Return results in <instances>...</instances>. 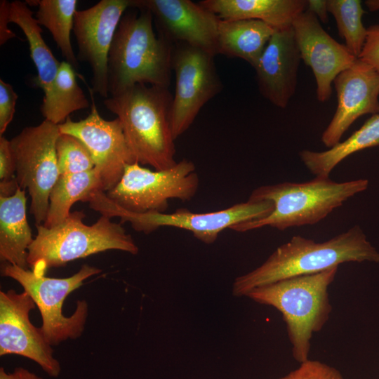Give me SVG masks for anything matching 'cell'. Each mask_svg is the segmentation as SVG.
Returning <instances> with one entry per match:
<instances>
[{"mask_svg":"<svg viewBox=\"0 0 379 379\" xmlns=\"http://www.w3.org/2000/svg\"><path fill=\"white\" fill-rule=\"evenodd\" d=\"M88 202L90 208L102 215L110 218L118 217L121 223L128 222L135 231L149 234L162 227H176L191 232L195 238L206 244L214 243L225 229L264 218L274 209L272 201L248 199L246 202L208 213H194L181 208L171 213H135L119 207L102 191L93 194Z\"/></svg>","mask_w":379,"mask_h":379,"instance_id":"cell-7","label":"cell"},{"mask_svg":"<svg viewBox=\"0 0 379 379\" xmlns=\"http://www.w3.org/2000/svg\"><path fill=\"white\" fill-rule=\"evenodd\" d=\"M55 148L60 175L82 173L95 168L90 151L74 136L60 133Z\"/></svg>","mask_w":379,"mask_h":379,"instance_id":"cell-28","label":"cell"},{"mask_svg":"<svg viewBox=\"0 0 379 379\" xmlns=\"http://www.w3.org/2000/svg\"><path fill=\"white\" fill-rule=\"evenodd\" d=\"M60 135L58 125L44 120L24 128L10 140L16 179L30 196L36 225L45 222L50 194L60 177L55 148Z\"/></svg>","mask_w":379,"mask_h":379,"instance_id":"cell-10","label":"cell"},{"mask_svg":"<svg viewBox=\"0 0 379 379\" xmlns=\"http://www.w3.org/2000/svg\"><path fill=\"white\" fill-rule=\"evenodd\" d=\"M358 58L371 66L379 74V25L367 28L366 39Z\"/></svg>","mask_w":379,"mask_h":379,"instance_id":"cell-32","label":"cell"},{"mask_svg":"<svg viewBox=\"0 0 379 379\" xmlns=\"http://www.w3.org/2000/svg\"><path fill=\"white\" fill-rule=\"evenodd\" d=\"M8 20L16 24L25 35L30 57L37 72L34 85L45 93L54 81L61 62L56 59L46 44L41 25L26 1L15 0L10 2Z\"/></svg>","mask_w":379,"mask_h":379,"instance_id":"cell-22","label":"cell"},{"mask_svg":"<svg viewBox=\"0 0 379 379\" xmlns=\"http://www.w3.org/2000/svg\"><path fill=\"white\" fill-rule=\"evenodd\" d=\"M279 379H344L335 368L317 360L308 359Z\"/></svg>","mask_w":379,"mask_h":379,"instance_id":"cell-30","label":"cell"},{"mask_svg":"<svg viewBox=\"0 0 379 379\" xmlns=\"http://www.w3.org/2000/svg\"><path fill=\"white\" fill-rule=\"evenodd\" d=\"M338 105L321 141L328 148L340 142L350 126L364 114H379V74L357 58L333 81Z\"/></svg>","mask_w":379,"mask_h":379,"instance_id":"cell-17","label":"cell"},{"mask_svg":"<svg viewBox=\"0 0 379 379\" xmlns=\"http://www.w3.org/2000/svg\"><path fill=\"white\" fill-rule=\"evenodd\" d=\"M25 190L18 189L10 197H0V260L29 269L28 249L33 242L27 218Z\"/></svg>","mask_w":379,"mask_h":379,"instance_id":"cell-20","label":"cell"},{"mask_svg":"<svg viewBox=\"0 0 379 379\" xmlns=\"http://www.w3.org/2000/svg\"><path fill=\"white\" fill-rule=\"evenodd\" d=\"M292 27L301 60L315 77L317 98L324 102L331 96L334 79L357 58L331 36L311 12L305 10L299 14Z\"/></svg>","mask_w":379,"mask_h":379,"instance_id":"cell-16","label":"cell"},{"mask_svg":"<svg viewBox=\"0 0 379 379\" xmlns=\"http://www.w3.org/2000/svg\"><path fill=\"white\" fill-rule=\"evenodd\" d=\"M301 60L293 27L275 30L253 67L260 94L284 109L293 96Z\"/></svg>","mask_w":379,"mask_h":379,"instance_id":"cell-18","label":"cell"},{"mask_svg":"<svg viewBox=\"0 0 379 379\" xmlns=\"http://www.w3.org/2000/svg\"><path fill=\"white\" fill-rule=\"evenodd\" d=\"M28 5L38 6L35 18L38 23L48 29L65 61L75 70L79 68L77 57L71 43L77 0L26 1Z\"/></svg>","mask_w":379,"mask_h":379,"instance_id":"cell-26","label":"cell"},{"mask_svg":"<svg viewBox=\"0 0 379 379\" xmlns=\"http://www.w3.org/2000/svg\"><path fill=\"white\" fill-rule=\"evenodd\" d=\"M274 29L256 20H221L217 36L218 54L239 58L255 66Z\"/></svg>","mask_w":379,"mask_h":379,"instance_id":"cell-21","label":"cell"},{"mask_svg":"<svg viewBox=\"0 0 379 379\" xmlns=\"http://www.w3.org/2000/svg\"><path fill=\"white\" fill-rule=\"evenodd\" d=\"M84 217L82 211H77L55 226L36 225V236L28 249L29 268L37 275H45L51 268L109 250L138 253L137 244L121 223L101 215L88 225Z\"/></svg>","mask_w":379,"mask_h":379,"instance_id":"cell-6","label":"cell"},{"mask_svg":"<svg viewBox=\"0 0 379 379\" xmlns=\"http://www.w3.org/2000/svg\"><path fill=\"white\" fill-rule=\"evenodd\" d=\"M125 12L115 32L107 62L109 95L137 84L168 88L173 44L157 35L146 9Z\"/></svg>","mask_w":379,"mask_h":379,"instance_id":"cell-3","label":"cell"},{"mask_svg":"<svg viewBox=\"0 0 379 379\" xmlns=\"http://www.w3.org/2000/svg\"><path fill=\"white\" fill-rule=\"evenodd\" d=\"M101 271L85 264L71 277L52 278L9 263H3L1 267V276L16 281L34 301L42 319L40 331L51 346L77 339L83 333L88 314V302L79 300L74 312L68 317L62 313V305L69 293Z\"/></svg>","mask_w":379,"mask_h":379,"instance_id":"cell-8","label":"cell"},{"mask_svg":"<svg viewBox=\"0 0 379 379\" xmlns=\"http://www.w3.org/2000/svg\"><path fill=\"white\" fill-rule=\"evenodd\" d=\"M36 304L23 291H0V356L17 354L36 363L53 378L61 373L59 361L53 356L52 346L29 319Z\"/></svg>","mask_w":379,"mask_h":379,"instance_id":"cell-14","label":"cell"},{"mask_svg":"<svg viewBox=\"0 0 379 379\" xmlns=\"http://www.w3.org/2000/svg\"><path fill=\"white\" fill-rule=\"evenodd\" d=\"M379 145V114L372 115L348 138L323 152L303 149L300 158L316 176L329 177L333 169L357 152Z\"/></svg>","mask_w":379,"mask_h":379,"instance_id":"cell-23","label":"cell"},{"mask_svg":"<svg viewBox=\"0 0 379 379\" xmlns=\"http://www.w3.org/2000/svg\"><path fill=\"white\" fill-rule=\"evenodd\" d=\"M338 269L281 279L256 287L246 295L281 313L293 357L300 364L309 359L313 333L320 331L329 319L332 305L328 287Z\"/></svg>","mask_w":379,"mask_h":379,"instance_id":"cell-5","label":"cell"},{"mask_svg":"<svg viewBox=\"0 0 379 379\" xmlns=\"http://www.w3.org/2000/svg\"><path fill=\"white\" fill-rule=\"evenodd\" d=\"M90 89L91 109L87 117L74 121L68 117L58 125L60 132L79 139L88 149L106 192L121 180L126 165L135 162L118 118L104 119L99 114Z\"/></svg>","mask_w":379,"mask_h":379,"instance_id":"cell-13","label":"cell"},{"mask_svg":"<svg viewBox=\"0 0 379 379\" xmlns=\"http://www.w3.org/2000/svg\"><path fill=\"white\" fill-rule=\"evenodd\" d=\"M17 99L18 95L13 86L0 79V136L13 120Z\"/></svg>","mask_w":379,"mask_h":379,"instance_id":"cell-31","label":"cell"},{"mask_svg":"<svg viewBox=\"0 0 379 379\" xmlns=\"http://www.w3.org/2000/svg\"><path fill=\"white\" fill-rule=\"evenodd\" d=\"M0 379H43L38 375L23 367H17L12 372L0 368Z\"/></svg>","mask_w":379,"mask_h":379,"instance_id":"cell-35","label":"cell"},{"mask_svg":"<svg viewBox=\"0 0 379 379\" xmlns=\"http://www.w3.org/2000/svg\"><path fill=\"white\" fill-rule=\"evenodd\" d=\"M130 8L151 12L158 34L172 44L182 42L218 55L220 19L190 0H129Z\"/></svg>","mask_w":379,"mask_h":379,"instance_id":"cell-15","label":"cell"},{"mask_svg":"<svg viewBox=\"0 0 379 379\" xmlns=\"http://www.w3.org/2000/svg\"><path fill=\"white\" fill-rule=\"evenodd\" d=\"M306 11L314 13L324 23L328 20L327 0H308Z\"/></svg>","mask_w":379,"mask_h":379,"instance_id":"cell-34","label":"cell"},{"mask_svg":"<svg viewBox=\"0 0 379 379\" xmlns=\"http://www.w3.org/2000/svg\"><path fill=\"white\" fill-rule=\"evenodd\" d=\"M327 10L335 18L338 34L357 58L364 46L367 29L362 23L365 13L360 0H327Z\"/></svg>","mask_w":379,"mask_h":379,"instance_id":"cell-27","label":"cell"},{"mask_svg":"<svg viewBox=\"0 0 379 379\" xmlns=\"http://www.w3.org/2000/svg\"><path fill=\"white\" fill-rule=\"evenodd\" d=\"M91 105L77 83L75 69L65 60L62 61L54 81L44 93L40 107L42 116L45 120L60 125L71 113Z\"/></svg>","mask_w":379,"mask_h":379,"instance_id":"cell-24","label":"cell"},{"mask_svg":"<svg viewBox=\"0 0 379 379\" xmlns=\"http://www.w3.org/2000/svg\"><path fill=\"white\" fill-rule=\"evenodd\" d=\"M10 2L6 0L0 1V44H4L16 35L8 28V11Z\"/></svg>","mask_w":379,"mask_h":379,"instance_id":"cell-33","label":"cell"},{"mask_svg":"<svg viewBox=\"0 0 379 379\" xmlns=\"http://www.w3.org/2000/svg\"><path fill=\"white\" fill-rule=\"evenodd\" d=\"M368 187L366 179L338 182L323 176L304 182L262 185L253 190L248 199L272 201V211L264 218L236 225L231 230L244 232L268 226L284 230L314 225Z\"/></svg>","mask_w":379,"mask_h":379,"instance_id":"cell-4","label":"cell"},{"mask_svg":"<svg viewBox=\"0 0 379 379\" xmlns=\"http://www.w3.org/2000/svg\"><path fill=\"white\" fill-rule=\"evenodd\" d=\"M19 188L11 142L1 135L0 136V197L12 196Z\"/></svg>","mask_w":379,"mask_h":379,"instance_id":"cell-29","label":"cell"},{"mask_svg":"<svg viewBox=\"0 0 379 379\" xmlns=\"http://www.w3.org/2000/svg\"><path fill=\"white\" fill-rule=\"evenodd\" d=\"M129 0H101L74 15L73 32L78 46L77 59L91 69V91L109 98L107 62L109 49Z\"/></svg>","mask_w":379,"mask_h":379,"instance_id":"cell-12","label":"cell"},{"mask_svg":"<svg viewBox=\"0 0 379 379\" xmlns=\"http://www.w3.org/2000/svg\"><path fill=\"white\" fill-rule=\"evenodd\" d=\"M173 95L168 88L137 84L104 100L119 119L135 162L155 170L176 164L171 127Z\"/></svg>","mask_w":379,"mask_h":379,"instance_id":"cell-2","label":"cell"},{"mask_svg":"<svg viewBox=\"0 0 379 379\" xmlns=\"http://www.w3.org/2000/svg\"><path fill=\"white\" fill-rule=\"evenodd\" d=\"M379 262V252L361 228L355 225L324 242L293 236L278 246L267 259L232 284L235 297L281 279L319 273L345 262Z\"/></svg>","mask_w":379,"mask_h":379,"instance_id":"cell-1","label":"cell"},{"mask_svg":"<svg viewBox=\"0 0 379 379\" xmlns=\"http://www.w3.org/2000/svg\"><path fill=\"white\" fill-rule=\"evenodd\" d=\"M365 4L371 11L379 10V0H368L365 1Z\"/></svg>","mask_w":379,"mask_h":379,"instance_id":"cell-36","label":"cell"},{"mask_svg":"<svg viewBox=\"0 0 379 379\" xmlns=\"http://www.w3.org/2000/svg\"><path fill=\"white\" fill-rule=\"evenodd\" d=\"M97 191H103L98 171L60 175L51 190L46 219L43 224L51 227L63 222L77 201H86Z\"/></svg>","mask_w":379,"mask_h":379,"instance_id":"cell-25","label":"cell"},{"mask_svg":"<svg viewBox=\"0 0 379 379\" xmlns=\"http://www.w3.org/2000/svg\"><path fill=\"white\" fill-rule=\"evenodd\" d=\"M214 55L185 43L173 44L175 87L171 110L175 140L190 127L201 108L222 89Z\"/></svg>","mask_w":379,"mask_h":379,"instance_id":"cell-11","label":"cell"},{"mask_svg":"<svg viewBox=\"0 0 379 379\" xmlns=\"http://www.w3.org/2000/svg\"><path fill=\"white\" fill-rule=\"evenodd\" d=\"M199 3L221 20H256L274 30L292 27L306 0H203Z\"/></svg>","mask_w":379,"mask_h":379,"instance_id":"cell-19","label":"cell"},{"mask_svg":"<svg viewBox=\"0 0 379 379\" xmlns=\"http://www.w3.org/2000/svg\"><path fill=\"white\" fill-rule=\"evenodd\" d=\"M199 185L194 164L184 159L165 170L137 162L126 166L118 184L105 192L121 208L135 213H164L170 199L190 201Z\"/></svg>","mask_w":379,"mask_h":379,"instance_id":"cell-9","label":"cell"}]
</instances>
